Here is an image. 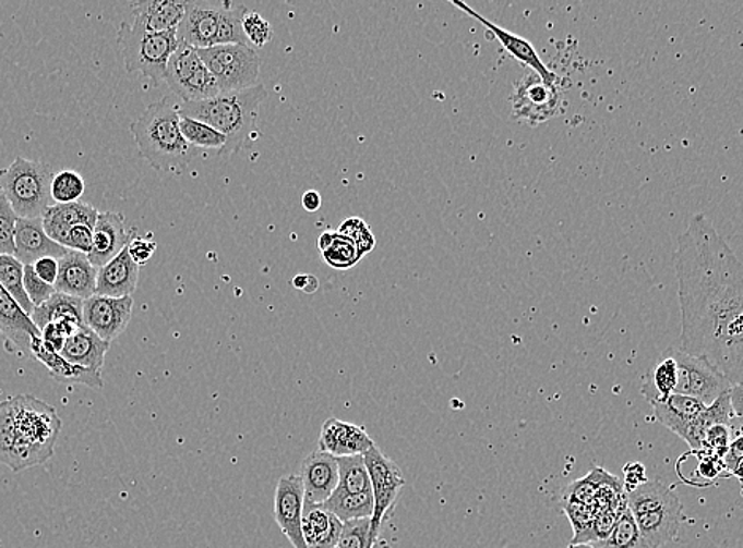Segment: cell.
<instances>
[{
    "instance_id": "obj_1",
    "label": "cell",
    "mask_w": 743,
    "mask_h": 548,
    "mask_svg": "<svg viewBox=\"0 0 743 548\" xmlns=\"http://www.w3.org/2000/svg\"><path fill=\"white\" fill-rule=\"evenodd\" d=\"M683 353L743 385V261L712 221L693 214L674 253Z\"/></svg>"
},
{
    "instance_id": "obj_2",
    "label": "cell",
    "mask_w": 743,
    "mask_h": 548,
    "mask_svg": "<svg viewBox=\"0 0 743 548\" xmlns=\"http://www.w3.org/2000/svg\"><path fill=\"white\" fill-rule=\"evenodd\" d=\"M62 421L44 400L20 393L0 403V465L13 473L44 465L55 454Z\"/></svg>"
},
{
    "instance_id": "obj_3",
    "label": "cell",
    "mask_w": 743,
    "mask_h": 548,
    "mask_svg": "<svg viewBox=\"0 0 743 548\" xmlns=\"http://www.w3.org/2000/svg\"><path fill=\"white\" fill-rule=\"evenodd\" d=\"M140 156L149 161L158 173L181 174L199 149L190 146L181 133L179 105L170 97L149 105L130 125Z\"/></svg>"
},
{
    "instance_id": "obj_4",
    "label": "cell",
    "mask_w": 743,
    "mask_h": 548,
    "mask_svg": "<svg viewBox=\"0 0 743 548\" xmlns=\"http://www.w3.org/2000/svg\"><path fill=\"white\" fill-rule=\"evenodd\" d=\"M266 95L263 84H256L249 89L221 93L195 103H181L179 114L220 132L227 138V146L218 156H232L255 135L256 119Z\"/></svg>"
},
{
    "instance_id": "obj_5",
    "label": "cell",
    "mask_w": 743,
    "mask_h": 548,
    "mask_svg": "<svg viewBox=\"0 0 743 548\" xmlns=\"http://www.w3.org/2000/svg\"><path fill=\"white\" fill-rule=\"evenodd\" d=\"M249 10L231 2L192 0L187 2L185 15L178 27L179 44L195 49L220 45H248L242 20Z\"/></svg>"
},
{
    "instance_id": "obj_6",
    "label": "cell",
    "mask_w": 743,
    "mask_h": 548,
    "mask_svg": "<svg viewBox=\"0 0 743 548\" xmlns=\"http://www.w3.org/2000/svg\"><path fill=\"white\" fill-rule=\"evenodd\" d=\"M52 178L55 173L48 165L16 157L0 170V195L9 199L20 219H44L52 206Z\"/></svg>"
},
{
    "instance_id": "obj_7",
    "label": "cell",
    "mask_w": 743,
    "mask_h": 548,
    "mask_svg": "<svg viewBox=\"0 0 743 548\" xmlns=\"http://www.w3.org/2000/svg\"><path fill=\"white\" fill-rule=\"evenodd\" d=\"M118 47L130 75H141L153 86L165 81L168 62L179 47L178 31L143 32L124 21L118 31Z\"/></svg>"
},
{
    "instance_id": "obj_8",
    "label": "cell",
    "mask_w": 743,
    "mask_h": 548,
    "mask_svg": "<svg viewBox=\"0 0 743 548\" xmlns=\"http://www.w3.org/2000/svg\"><path fill=\"white\" fill-rule=\"evenodd\" d=\"M200 58L218 84L221 93H236L256 86L260 76V56L248 45H220L199 49Z\"/></svg>"
},
{
    "instance_id": "obj_9",
    "label": "cell",
    "mask_w": 743,
    "mask_h": 548,
    "mask_svg": "<svg viewBox=\"0 0 743 548\" xmlns=\"http://www.w3.org/2000/svg\"><path fill=\"white\" fill-rule=\"evenodd\" d=\"M165 83L182 103H195L220 94L216 78L204 65L199 49L179 44L168 62Z\"/></svg>"
},
{
    "instance_id": "obj_10",
    "label": "cell",
    "mask_w": 743,
    "mask_h": 548,
    "mask_svg": "<svg viewBox=\"0 0 743 548\" xmlns=\"http://www.w3.org/2000/svg\"><path fill=\"white\" fill-rule=\"evenodd\" d=\"M364 460L371 476L373 495L372 532L376 537L385 520L393 514L394 506L405 486L403 470L394 460L383 454L376 446L365 452Z\"/></svg>"
},
{
    "instance_id": "obj_11",
    "label": "cell",
    "mask_w": 743,
    "mask_h": 548,
    "mask_svg": "<svg viewBox=\"0 0 743 548\" xmlns=\"http://www.w3.org/2000/svg\"><path fill=\"white\" fill-rule=\"evenodd\" d=\"M679 367L678 388L674 393L692 397L706 406L717 402L723 393L731 391L732 385L717 368L703 357L683 353L681 348H669Z\"/></svg>"
},
{
    "instance_id": "obj_12",
    "label": "cell",
    "mask_w": 743,
    "mask_h": 548,
    "mask_svg": "<svg viewBox=\"0 0 743 548\" xmlns=\"http://www.w3.org/2000/svg\"><path fill=\"white\" fill-rule=\"evenodd\" d=\"M133 299L94 294L83 304V322L101 340L111 343L121 336L132 319Z\"/></svg>"
},
{
    "instance_id": "obj_13",
    "label": "cell",
    "mask_w": 743,
    "mask_h": 548,
    "mask_svg": "<svg viewBox=\"0 0 743 548\" xmlns=\"http://www.w3.org/2000/svg\"><path fill=\"white\" fill-rule=\"evenodd\" d=\"M305 495L299 474L280 477L274 495V517L293 548H309L302 534Z\"/></svg>"
},
{
    "instance_id": "obj_14",
    "label": "cell",
    "mask_w": 743,
    "mask_h": 548,
    "mask_svg": "<svg viewBox=\"0 0 743 548\" xmlns=\"http://www.w3.org/2000/svg\"><path fill=\"white\" fill-rule=\"evenodd\" d=\"M560 108L555 84H546L538 75H528L517 84L513 97V111L528 124L538 125L554 118Z\"/></svg>"
},
{
    "instance_id": "obj_15",
    "label": "cell",
    "mask_w": 743,
    "mask_h": 548,
    "mask_svg": "<svg viewBox=\"0 0 743 548\" xmlns=\"http://www.w3.org/2000/svg\"><path fill=\"white\" fill-rule=\"evenodd\" d=\"M451 5L457 7V9L463 10L468 16L475 17V20L480 21L482 26L486 27L492 35L499 40V44L505 48L508 54H512L516 61L524 63V65L530 66L534 70L535 75L540 76L546 84H555V75L548 69V66L542 63L540 56H538L537 49L534 45L527 40V38L520 37V35L513 34L502 29V27L496 26L492 21L486 20L481 16L477 10L470 9L467 3L457 2V0H451Z\"/></svg>"
},
{
    "instance_id": "obj_16",
    "label": "cell",
    "mask_w": 743,
    "mask_h": 548,
    "mask_svg": "<svg viewBox=\"0 0 743 548\" xmlns=\"http://www.w3.org/2000/svg\"><path fill=\"white\" fill-rule=\"evenodd\" d=\"M299 477L304 486L305 502L323 504L339 486V465L336 456L320 449L312 452L301 463Z\"/></svg>"
},
{
    "instance_id": "obj_17",
    "label": "cell",
    "mask_w": 743,
    "mask_h": 548,
    "mask_svg": "<svg viewBox=\"0 0 743 548\" xmlns=\"http://www.w3.org/2000/svg\"><path fill=\"white\" fill-rule=\"evenodd\" d=\"M69 251L52 241L44 227V219H20L16 221L15 256L24 266H34L38 259H61Z\"/></svg>"
},
{
    "instance_id": "obj_18",
    "label": "cell",
    "mask_w": 743,
    "mask_h": 548,
    "mask_svg": "<svg viewBox=\"0 0 743 548\" xmlns=\"http://www.w3.org/2000/svg\"><path fill=\"white\" fill-rule=\"evenodd\" d=\"M135 230H127L124 216L118 212H98L97 223L94 227V245L89 259L95 267H101L119 255Z\"/></svg>"
},
{
    "instance_id": "obj_19",
    "label": "cell",
    "mask_w": 743,
    "mask_h": 548,
    "mask_svg": "<svg viewBox=\"0 0 743 548\" xmlns=\"http://www.w3.org/2000/svg\"><path fill=\"white\" fill-rule=\"evenodd\" d=\"M320 451L336 456L362 455L375 445L364 427L329 417L320 434Z\"/></svg>"
},
{
    "instance_id": "obj_20",
    "label": "cell",
    "mask_w": 743,
    "mask_h": 548,
    "mask_svg": "<svg viewBox=\"0 0 743 548\" xmlns=\"http://www.w3.org/2000/svg\"><path fill=\"white\" fill-rule=\"evenodd\" d=\"M98 269L84 253L69 251L59 259V277L55 288L58 293L83 299L93 297L97 288Z\"/></svg>"
},
{
    "instance_id": "obj_21",
    "label": "cell",
    "mask_w": 743,
    "mask_h": 548,
    "mask_svg": "<svg viewBox=\"0 0 743 548\" xmlns=\"http://www.w3.org/2000/svg\"><path fill=\"white\" fill-rule=\"evenodd\" d=\"M132 26L143 32L178 31L185 15L184 0H143L132 3Z\"/></svg>"
},
{
    "instance_id": "obj_22",
    "label": "cell",
    "mask_w": 743,
    "mask_h": 548,
    "mask_svg": "<svg viewBox=\"0 0 743 548\" xmlns=\"http://www.w3.org/2000/svg\"><path fill=\"white\" fill-rule=\"evenodd\" d=\"M140 266L130 258L127 247L107 265L98 267L95 294L107 297L132 296L139 283Z\"/></svg>"
},
{
    "instance_id": "obj_23",
    "label": "cell",
    "mask_w": 743,
    "mask_h": 548,
    "mask_svg": "<svg viewBox=\"0 0 743 548\" xmlns=\"http://www.w3.org/2000/svg\"><path fill=\"white\" fill-rule=\"evenodd\" d=\"M635 520L647 546L660 548L678 539L683 520V506L679 500L649 514L639 515Z\"/></svg>"
},
{
    "instance_id": "obj_24",
    "label": "cell",
    "mask_w": 743,
    "mask_h": 548,
    "mask_svg": "<svg viewBox=\"0 0 743 548\" xmlns=\"http://www.w3.org/2000/svg\"><path fill=\"white\" fill-rule=\"evenodd\" d=\"M31 356L41 362L48 368L49 375L52 379L59 382H75V385L89 386L93 389L104 388V379L101 374H95L87 368L77 367V365L70 364L69 361L63 360L61 354L49 351L44 345L41 337H35L31 342Z\"/></svg>"
},
{
    "instance_id": "obj_25",
    "label": "cell",
    "mask_w": 743,
    "mask_h": 548,
    "mask_svg": "<svg viewBox=\"0 0 743 548\" xmlns=\"http://www.w3.org/2000/svg\"><path fill=\"white\" fill-rule=\"evenodd\" d=\"M341 529L344 523L327 511L325 506L305 502L302 534L309 548H336L339 546Z\"/></svg>"
},
{
    "instance_id": "obj_26",
    "label": "cell",
    "mask_w": 743,
    "mask_h": 548,
    "mask_svg": "<svg viewBox=\"0 0 743 548\" xmlns=\"http://www.w3.org/2000/svg\"><path fill=\"white\" fill-rule=\"evenodd\" d=\"M109 345H111V343L101 340L93 330L86 328V326H81V328L67 340L61 356L63 360L69 361L70 364L77 365V367L81 368H87V370H93L95 374H101Z\"/></svg>"
},
{
    "instance_id": "obj_27",
    "label": "cell",
    "mask_w": 743,
    "mask_h": 548,
    "mask_svg": "<svg viewBox=\"0 0 743 548\" xmlns=\"http://www.w3.org/2000/svg\"><path fill=\"white\" fill-rule=\"evenodd\" d=\"M97 217L98 210L89 203L52 204L45 212L44 227L49 238L62 245L63 239L73 227L87 224L94 228Z\"/></svg>"
},
{
    "instance_id": "obj_28",
    "label": "cell",
    "mask_w": 743,
    "mask_h": 548,
    "mask_svg": "<svg viewBox=\"0 0 743 548\" xmlns=\"http://www.w3.org/2000/svg\"><path fill=\"white\" fill-rule=\"evenodd\" d=\"M651 406H654L655 419L682 439H685L692 424L707 407L699 400L679 395V393H672L668 399L654 403Z\"/></svg>"
},
{
    "instance_id": "obj_29",
    "label": "cell",
    "mask_w": 743,
    "mask_h": 548,
    "mask_svg": "<svg viewBox=\"0 0 743 548\" xmlns=\"http://www.w3.org/2000/svg\"><path fill=\"white\" fill-rule=\"evenodd\" d=\"M679 381V367L674 354L671 350L664 351L660 360L651 365L649 374L646 376L640 393L644 399L654 405V403L661 402L668 399L669 395L675 392Z\"/></svg>"
},
{
    "instance_id": "obj_30",
    "label": "cell",
    "mask_w": 743,
    "mask_h": 548,
    "mask_svg": "<svg viewBox=\"0 0 743 548\" xmlns=\"http://www.w3.org/2000/svg\"><path fill=\"white\" fill-rule=\"evenodd\" d=\"M83 299L69 296V294L58 293L45 302L40 307H35L31 319L38 330H44L51 322L73 321L76 325L83 322Z\"/></svg>"
},
{
    "instance_id": "obj_31",
    "label": "cell",
    "mask_w": 743,
    "mask_h": 548,
    "mask_svg": "<svg viewBox=\"0 0 743 548\" xmlns=\"http://www.w3.org/2000/svg\"><path fill=\"white\" fill-rule=\"evenodd\" d=\"M675 501H679L678 495L672 491V488L661 484L660 480H646L643 486L626 494V506H628L633 517L649 514V512L657 511V509Z\"/></svg>"
},
{
    "instance_id": "obj_32",
    "label": "cell",
    "mask_w": 743,
    "mask_h": 548,
    "mask_svg": "<svg viewBox=\"0 0 743 548\" xmlns=\"http://www.w3.org/2000/svg\"><path fill=\"white\" fill-rule=\"evenodd\" d=\"M732 417L735 416L734 411H732L731 395L727 392L699 414V417L692 424L683 441L692 448V451H703L704 437H706L707 430L714 427V425H729Z\"/></svg>"
},
{
    "instance_id": "obj_33",
    "label": "cell",
    "mask_w": 743,
    "mask_h": 548,
    "mask_svg": "<svg viewBox=\"0 0 743 548\" xmlns=\"http://www.w3.org/2000/svg\"><path fill=\"white\" fill-rule=\"evenodd\" d=\"M319 251L327 265L337 270L351 269L362 259L353 242L337 231H325L320 235Z\"/></svg>"
},
{
    "instance_id": "obj_34",
    "label": "cell",
    "mask_w": 743,
    "mask_h": 548,
    "mask_svg": "<svg viewBox=\"0 0 743 548\" xmlns=\"http://www.w3.org/2000/svg\"><path fill=\"white\" fill-rule=\"evenodd\" d=\"M327 511L333 512L341 523L350 520L368 519L373 515V495L369 494H341L334 490L329 500L323 502Z\"/></svg>"
},
{
    "instance_id": "obj_35",
    "label": "cell",
    "mask_w": 743,
    "mask_h": 548,
    "mask_svg": "<svg viewBox=\"0 0 743 548\" xmlns=\"http://www.w3.org/2000/svg\"><path fill=\"white\" fill-rule=\"evenodd\" d=\"M339 465V486L341 494H369L372 491L371 476L365 466L364 455L337 456Z\"/></svg>"
},
{
    "instance_id": "obj_36",
    "label": "cell",
    "mask_w": 743,
    "mask_h": 548,
    "mask_svg": "<svg viewBox=\"0 0 743 548\" xmlns=\"http://www.w3.org/2000/svg\"><path fill=\"white\" fill-rule=\"evenodd\" d=\"M0 284L31 316L35 307L27 297L26 290H24V265L16 256L0 255Z\"/></svg>"
},
{
    "instance_id": "obj_37",
    "label": "cell",
    "mask_w": 743,
    "mask_h": 548,
    "mask_svg": "<svg viewBox=\"0 0 743 548\" xmlns=\"http://www.w3.org/2000/svg\"><path fill=\"white\" fill-rule=\"evenodd\" d=\"M591 546L595 548H650L637 528L636 520L628 508L622 512L611 534L601 543L591 544Z\"/></svg>"
},
{
    "instance_id": "obj_38",
    "label": "cell",
    "mask_w": 743,
    "mask_h": 548,
    "mask_svg": "<svg viewBox=\"0 0 743 548\" xmlns=\"http://www.w3.org/2000/svg\"><path fill=\"white\" fill-rule=\"evenodd\" d=\"M181 133L185 142L199 150H217L220 154L227 146V138L216 129L185 115H181Z\"/></svg>"
},
{
    "instance_id": "obj_39",
    "label": "cell",
    "mask_w": 743,
    "mask_h": 548,
    "mask_svg": "<svg viewBox=\"0 0 743 548\" xmlns=\"http://www.w3.org/2000/svg\"><path fill=\"white\" fill-rule=\"evenodd\" d=\"M84 192H86V182L76 171H61L52 178L51 198L55 204L77 203Z\"/></svg>"
},
{
    "instance_id": "obj_40",
    "label": "cell",
    "mask_w": 743,
    "mask_h": 548,
    "mask_svg": "<svg viewBox=\"0 0 743 548\" xmlns=\"http://www.w3.org/2000/svg\"><path fill=\"white\" fill-rule=\"evenodd\" d=\"M608 471L594 468L584 479L576 480L563 488L562 501L591 502L597 498L598 491L603 486Z\"/></svg>"
},
{
    "instance_id": "obj_41",
    "label": "cell",
    "mask_w": 743,
    "mask_h": 548,
    "mask_svg": "<svg viewBox=\"0 0 743 548\" xmlns=\"http://www.w3.org/2000/svg\"><path fill=\"white\" fill-rule=\"evenodd\" d=\"M379 537L372 532V519H357L344 523L339 548H373Z\"/></svg>"
},
{
    "instance_id": "obj_42",
    "label": "cell",
    "mask_w": 743,
    "mask_h": 548,
    "mask_svg": "<svg viewBox=\"0 0 743 548\" xmlns=\"http://www.w3.org/2000/svg\"><path fill=\"white\" fill-rule=\"evenodd\" d=\"M337 233L345 235V238L353 242L361 258H364L365 255H369L375 248L376 241L371 227L364 220L359 219V217H350V219L341 221Z\"/></svg>"
},
{
    "instance_id": "obj_43",
    "label": "cell",
    "mask_w": 743,
    "mask_h": 548,
    "mask_svg": "<svg viewBox=\"0 0 743 548\" xmlns=\"http://www.w3.org/2000/svg\"><path fill=\"white\" fill-rule=\"evenodd\" d=\"M17 216L12 204L0 195V255L15 256V233Z\"/></svg>"
},
{
    "instance_id": "obj_44",
    "label": "cell",
    "mask_w": 743,
    "mask_h": 548,
    "mask_svg": "<svg viewBox=\"0 0 743 548\" xmlns=\"http://www.w3.org/2000/svg\"><path fill=\"white\" fill-rule=\"evenodd\" d=\"M242 31L252 48L259 49L266 47L273 41L274 29L269 21L264 20L260 13L248 12L242 20Z\"/></svg>"
},
{
    "instance_id": "obj_45",
    "label": "cell",
    "mask_w": 743,
    "mask_h": 548,
    "mask_svg": "<svg viewBox=\"0 0 743 548\" xmlns=\"http://www.w3.org/2000/svg\"><path fill=\"white\" fill-rule=\"evenodd\" d=\"M24 290L34 307H40L55 296L56 288L48 284L35 273L34 266H24Z\"/></svg>"
},
{
    "instance_id": "obj_46",
    "label": "cell",
    "mask_w": 743,
    "mask_h": 548,
    "mask_svg": "<svg viewBox=\"0 0 743 548\" xmlns=\"http://www.w3.org/2000/svg\"><path fill=\"white\" fill-rule=\"evenodd\" d=\"M731 446V428L728 424H718L707 430L704 437L703 451L718 459H724Z\"/></svg>"
},
{
    "instance_id": "obj_47",
    "label": "cell",
    "mask_w": 743,
    "mask_h": 548,
    "mask_svg": "<svg viewBox=\"0 0 743 548\" xmlns=\"http://www.w3.org/2000/svg\"><path fill=\"white\" fill-rule=\"evenodd\" d=\"M67 251L84 253L89 256L94 245V228L87 224H77L67 233L62 242Z\"/></svg>"
},
{
    "instance_id": "obj_48",
    "label": "cell",
    "mask_w": 743,
    "mask_h": 548,
    "mask_svg": "<svg viewBox=\"0 0 743 548\" xmlns=\"http://www.w3.org/2000/svg\"><path fill=\"white\" fill-rule=\"evenodd\" d=\"M127 251H129L130 258L136 266H143L153 258L155 251H157V242L154 241L153 234L139 235L135 233L130 239Z\"/></svg>"
},
{
    "instance_id": "obj_49",
    "label": "cell",
    "mask_w": 743,
    "mask_h": 548,
    "mask_svg": "<svg viewBox=\"0 0 743 548\" xmlns=\"http://www.w3.org/2000/svg\"><path fill=\"white\" fill-rule=\"evenodd\" d=\"M35 273L40 277L44 282L52 284L55 287L58 282L59 277V259L56 258H41L38 259L34 265Z\"/></svg>"
},
{
    "instance_id": "obj_50",
    "label": "cell",
    "mask_w": 743,
    "mask_h": 548,
    "mask_svg": "<svg viewBox=\"0 0 743 548\" xmlns=\"http://www.w3.org/2000/svg\"><path fill=\"white\" fill-rule=\"evenodd\" d=\"M646 470L640 463H632L625 466V494L635 490V488L643 486L646 483Z\"/></svg>"
},
{
    "instance_id": "obj_51",
    "label": "cell",
    "mask_w": 743,
    "mask_h": 548,
    "mask_svg": "<svg viewBox=\"0 0 743 548\" xmlns=\"http://www.w3.org/2000/svg\"><path fill=\"white\" fill-rule=\"evenodd\" d=\"M741 459H743V435L742 437L735 438L734 441H731L728 454L724 455L723 462L728 473H731L732 466ZM729 476H731V474H729Z\"/></svg>"
},
{
    "instance_id": "obj_52",
    "label": "cell",
    "mask_w": 743,
    "mask_h": 548,
    "mask_svg": "<svg viewBox=\"0 0 743 548\" xmlns=\"http://www.w3.org/2000/svg\"><path fill=\"white\" fill-rule=\"evenodd\" d=\"M291 283H293L296 290L305 294H313L320 288L319 279L315 276H310V273H299Z\"/></svg>"
},
{
    "instance_id": "obj_53",
    "label": "cell",
    "mask_w": 743,
    "mask_h": 548,
    "mask_svg": "<svg viewBox=\"0 0 743 548\" xmlns=\"http://www.w3.org/2000/svg\"><path fill=\"white\" fill-rule=\"evenodd\" d=\"M731 395L732 411H734V416L743 423V385H734L729 391Z\"/></svg>"
},
{
    "instance_id": "obj_54",
    "label": "cell",
    "mask_w": 743,
    "mask_h": 548,
    "mask_svg": "<svg viewBox=\"0 0 743 548\" xmlns=\"http://www.w3.org/2000/svg\"><path fill=\"white\" fill-rule=\"evenodd\" d=\"M302 207L308 212H316L322 207V195L316 190H309L302 195Z\"/></svg>"
},
{
    "instance_id": "obj_55",
    "label": "cell",
    "mask_w": 743,
    "mask_h": 548,
    "mask_svg": "<svg viewBox=\"0 0 743 548\" xmlns=\"http://www.w3.org/2000/svg\"><path fill=\"white\" fill-rule=\"evenodd\" d=\"M729 474H731V476L738 477V479L743 483V459L739 460V462L732 466L731 473Z\"/></svg>"
},
{
    "instance_id": "obj_56",
    "label": "cell",
    "mask_w": 743,
    "mask_h": 548,
    "mask_svg": "<svg viewBox=\"0 0 743 548\" xmlns=\"http://www.w3.org/2000/svg\"><path fill=\"white\" fill-rule=\"evenodd\" d=\"M566 548H595L591 544H570Z\"/></svg>"
},
{
    "instance_id": "obj_57",
    "label": "cell",
    "mask_w": 743,
    "mask_h": 548,
    "mask_svg": "<svg viewBox=\"0 0 743 548\" xmlns=\"http://www.w3.org/2000/svg\"><path fill=\"white\" fill-rule=\"evenodd\" d=\"M336 548H339V547H336Z\"/></svg>"
}]
</instances>
